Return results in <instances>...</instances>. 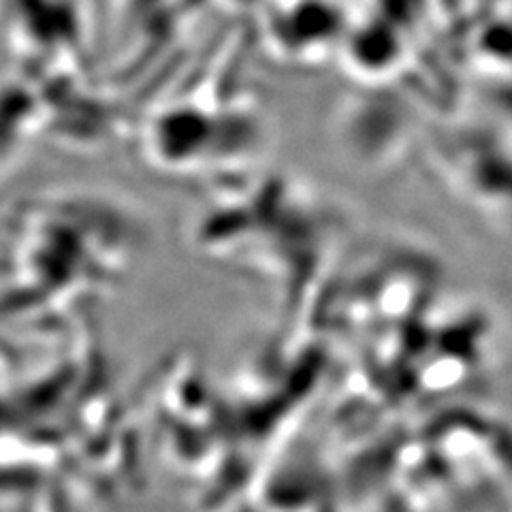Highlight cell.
I'll use <instances>...</instances> for the list:
<instances>
[{
  "label": "cell",
  "mask_w": 512,
  "mask_h": 512,
  "mask_svg": "<svg viewBox=\"0 0 512 512\" xmlns=\"http://www.w3.org/2000/svg\"><path fill=\"white\" fill-rule=\"evenodd\" d=\"M26 94L18 88L0 86V178L3 173L18 160L28 139L26 118L35 114V109H28Z\"/></svg>",
  "instance_id": "6da1fadb"
}]
</instances>
